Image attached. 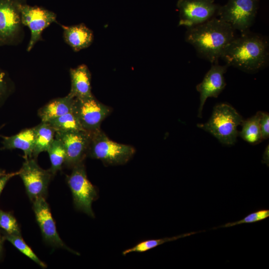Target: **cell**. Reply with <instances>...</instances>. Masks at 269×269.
Here are the masks:
<instances>
[{
  "label": "cell",
  "mask_w": 269,
  "mask_h": 269,
  "mask_svg": "<svg viewBox=\"0 0 269 269\" xmlns=\"http://www.w3.org/2000/svg\"><path fill=\"white\" fill-rule=\"evenodd\" d=\"M74 98L67 95L62 98L53 99L41 107L38 111V115L42 122L50 120L73 112Z\"/></svg>",
  "instance_id": "obj_18"
},
{
  "label": "cell",
  "mask_w": 269,
  "mask_h": 269,
  "mask_svg": "<svg viewBox=\"0 0 269 269\" xmlns=\"http://www.w3.org/2000/svg\"><path fill=\"white\" fill-rule=\"evenodd\" d=\"M111 112V108L100 102L94 96L74 98L73 113L82 128L90 133L101 129L102 122Z\"/></svg>",
  "instance_id": "obj_8"
},
{
  "label": "cell",
  "mask_w": 269,
  "mask_h": 269,
  "mask_svg": "<svg viewBox=\"0 0 269 269\" xmlns=\"http://www.w3.org/2000/svg\"><path fill=\"white\" fill-rule=\"evenodd\" d=\"M35 132V144L32 157L36 159L42 152L47 151L55 139L56 132L47 123L41 122L33 127Z\"/></svg>",
  "instance_id": "obj_19"
},
{
  "label": "cell",
  "mask_w": 269,
  "mask_h": 269,
  "mask_svg": "<svg viewBox=\"0 0 269 269\" xmlns=\"http://www.w3.org/2000/svg\"><path fill=\"white\" fill-rule=\"evenodd\" d=\"M32 203L36 220L45 241L54 247L64 249L75 254L79 255L77 252L68 247L59 237L49 205L45 198H38Z\"/></svg>",
  "instance_id": "obj_13"
},
{
  "label": "cell",
  "mask_w": 269,
  "mask_h": 269,
  "mask_svg": "<svg viewBox=\"0 0 269 269\" xmlns=\"http://www.w3.org/2000/svg\"><path fill=\"white\" fill-rule=\"evenodd\" d=\"M1 170H0V171H1Z\"/></svg>",
  "instance_id": "obj_32"
},
{
  "label": "cell",
  "mask_w": 269,
  "mask_h": 269,
  "mask_svg": "<svg viewBox=\"0 0 269 269\" xmlns=\"http://www.w3.org/2000/svg\"><path fill=\"white\" fill-rule=\"evenodd\" d=\"M269 217V209H261L252 212L244 217V218L233 222H229L226 223L224 225H221L217 227L212 228V229H216L219 228H227L234 226L246 223H253L262 220H265Z\"/></svg>",
  "instance_id": "obj_26"
},
{
  "label": "cell",
  "mask_w": 269,
  "mask_h": 269,
  "mask_svg": "<svg viewBox=\"0 0 269 269\" xmlns=\"http://www.w3.org/2000/svg\"><path fill=\"white\" fill-rule=\"evenodd\" d=\"M65 42L74 51L78 52L90 46L94 39L93 31L84 23L71 26L61 25Z\"/></svg>",
  "instance_id": "obj_15"
},
{
  "label": "cell",
  "mask_w": 269,
  "mask_h": 269,
  "mask_svg": "<svg viewBox=\"0 0 269 269\" xmlns=\"http://www.w3.org/2000/svg\"><path fill=\"white\" fill-rule=\"evenodd\" d=\"M0 228L6 234L21 236L20 229L15 218L10 212L0 209Z\"/></svg>",
  "instance_id": "obj_25"
},
{
  "label": "cell",
  "mask_w": 269,
  "mask_h": 269,
  "mask_svg": "<svg viewBox=\"0 0 269 269\" xmlns=\"http://www.w3.org/2000/svg\"><path fill=\"white\" fill-rule=\"evenodd\" d=\"M19 171L6 173L4 171H0V195L8 181L12 177L17 175Z\"/></svg>",
  "instance_id": "obj_29"
},
{
  "label": "cell",
  "mask_w": 269,
  "mask_h": 269,
  "mask_svg": "<svg viewBox=\"0 0 269 269\" xmlns=\"http://www.w3.org/2000/svg\"><path fill=\"white\" fill-rule=\"evenodd\" d=\"M55 137L62 142L66 153L64 164L73 167L83 162L89 150L91 133L85 131L56 132Z\"/></svg>",
  "instance_id": "obj_12"
},
{
  "label": "cell",
  "mask_w": 269,
  "mask_h": 269,
  "mask_svg": "<svg viewBox=\"0 0 269 269\" xmlns=\"http://www.w3.org/2000/svg\"><path fill=\"white\" fill-rule=\"evenodd\" d=\"M228 67L226 64H213L202 82L196 86V90L200 94L199 118H202V110L206 100L209 97L217 98L224 89L226 85L224 74Z\"/></svg>",
  "instance_id": "obj_14"
},
{
  "label": "cell",
  "mask_w": 269,
  "mask_h": 269,
  "mask_svg": "<svg viewBox=\"0 0 269 269\" xmlns=\"http://www.w3.org/2000/svg\"><path fill=\"white\" fill-rule=\"evenodd\" d=\"M5 240L9 241L15 248L25 256L32 260L42 268H46V265L41 261L31 249L26 244L21 236L10 235L4 233Z\"/></svg>",
  "instance_id": "obj_24"
},
{
  "label": "cell",
  "mask_w": 269,
  "mask_h": 269,
  "mask_svg": "<svg viewBox=\"0 0 269 269\" xmlns=\"http://www.w3.org/2000/svg\"><path fill=\"white\" fill-rule=\"evenodd\" d=\"M263 163H265L268 166H269V144L266 146L263 155Z\"/></svg>",
  "instance_id": "obj_31"
},
{
  "label": "cell",
  "mask_w": 269,
  "mask_h": 269,
  "mask_svg": "<svg viewBox=\"0 0 269 269\" xmlns=\"http://www.w3.org/2000/svg\"><path fill=\"white\" fill-rule=\"evenodd\" d=\"M56 14L48 9L26 3L21 8V20L23 25L27 26L31 36L27 51H30L35 44L42 40V33L52 23L56 22Z\"/></svg>",
  "instance_id": "obj_11"
},
{
  "label": "cell",
  "mask_w": 269,
  "mask_h": 269,
  "mask_svg": "<svg viewBox=\"0 0 269 269\" xmlns=\"http://www.w3.org/2000/svg\"><path fill=\"white\" fill-rule=\"evenodd\" d=\"M67 184L72 192L75 208L91 217H94L92 204L98 197L95 186L88 180L83 162L73 167L67 176Z\"/></svg>",
  "instance_id": "obj_7"
},
{
  "label": "cell",
  "mask_w": 269,
  "mask_h": 269,
  "mask_svg": "<svg viewBox=\"0 0 269 269\" xmlns=\"http://www.w3.org/2000/svg\"><path fill=\"white\" fill-rule=\"evenodd\" d=\"M179 26L187 28L201 24L215 17L220 5L214 0H178Z\"/></svg>",
  "instance_id": "obj_10"
},
{
  "label": "cell",
  "mask_w": 269,
  "mask_h": 269,
  "mask_svg": "<svg viewBox=\"0 0 269 269\" xmlns=\"http://www.w3.org/2000/svg\"><path fill=\"white\" fill-rule=\"evenodd\" d=\"M242 116L228 104H220L214 107L207 122L197 127L209 133L223 144L235 143L238 136V127L243 121Z\"/></svg>",
  "instance_id": "obj_3"
},
{
  "label": "cell",
  "mask_w": 269,
  "mask_h": 269,
  "mask_svg": "<svg viewBox=\"0 0 269 269\" xmlns=\"http://www.w3.org/2000/svg\"><path fill=\"white\" fill-rule=\"evenodd\" d=\"M71 89L68 94L71 97L81 99L91 97V74L87 66L81 64L70 69Z\"/></svg>",
  "instance_id": "obj_16"
},
{
  "label": "cell",
  "mask_w": 269,
  "mask_h": 269,
  "mask_svg": "<svg viewBox=\"0 0 269 269\" xmlns=\"http://www.w3.org/2000/svg\"><path fill=\"white\" fill-rule=\"evenodd\" d=\"M46 122L56 132L85 131L73 112L50 120Z\"/></svg>",
  "instance_id": "obj_21"
},
{
  "label": "cell",
  "mask_w": 269,
  "mask_h": 269,
  "mask_svg": "<svg viewBox=\"0 0 269 269\" xmlns=\"http://www.w3.org/2000/svg\"><path fill=\"white\" fill-rule=\"evenodd\" d=\"M135 148L110 139L101 130L91 133L88 155L109 165L126 163L134 156Z\"/></svg>",
  "instance_id": "obj_4"
},
{
  "label": "cell",
  "mask_w": 269,
  "mask_h": 269,
  "mask_svg": "<svg viewBox=\"0 0 269 269\" xmlns=\"http://www.w3.org/2000/svg\"><path fill=\"white\" fill-rule=\"evenodd\" d=\"M18 175L24 185L26 193L33 202L40 197L46 198L48 187L53 175L48 170H44L37 164L36 159L25 158Z\"/></svg>",
  "instance_id": "obj_9"
},
{
  "label": "cell",
  "mask_w": 269,
  "mask_h": 269,
  "mask_svg": "<svg viewBox=\"0 0 269 269\" xmlns=\"http://www.w3.org/2000/svg\"><path fill=\"white\" fill-rule=\"evenodd\" d=\"M13 85L6 72L0 68V107L10 95Z\"/></svg>",
  "instance_id": "obj_27"
},
{
  "label": "cell",
  "mask_w": 269,
  "mask_h": 269,
  "mask_svg": "<svg viewBox=\"0 0 269 269\" xmlns=\"http://www.w3.org/2000/svg\"><path fill=\"white\" fill-rule=\"evenodd\" d=\"M2 137L1 149H19L23 151L25 158L32 157L35 144L33 128L24 129L10 136Z\"/></svg>",
  "instance_id": "obj_17"
},
{
  "label": "cell",
  "mask_w": 269,
  "mask_h": 269,
  "mask_svg": "<svg viewBox=\"0 0 269 269\" xmlns=\"http://www.w3.org/2000/svg\"><path fill=\"white\" fill-rule=\"evenodd\" d=\"M235 31L219 18L214 17L187 28L185 38L200 57L216 64L226 47L236 37Z\"/></svg>",
  "instance_id": "obj_2"
},
{
  "label": "cell",
  "mask_w": 269,
  "mask_h": 269,
  "mask_svg": "<svg viewBox=\"0 0 269 269\" xmlns=\"http://www.w3.org/2000/svg\"><path fill=\"white\" fill-rule=\"evenodd\" d=\"M200 232H193L177 235L176 236H174L172 237H166L159 239L145 241L138 243L135 246L130 249L124 251L123 252V255L124 256H125L128 254L132 252H143L148 250L151 249L153 248H155L160 245L163 244L165 243L175 241L178 239L184 238L187 236H189L190 235H194Z\"/></svg>",
  "instance_id": "obj_23"
},
{
  "label": "cell",
  "mask_w": 269,
  "mask_h": 269,
  "mask_svg": "<svg viewBox=\"0 0 269 269\" xmlns=\"http://www.w3.org/2000/svg\"><path fill=\"white\" fill-rule=\"evenodd\" d=\"M5 240L4 232L0 229V260L1 259L3 253V243Z\"/></svg>",
  "instance_id": "obj_30"
},
{
  "label": "cell",
  "mask_w": 269,
  "mask_h": 269,
  "mask_svg": "<svg viewBox=\"0 0 269 269\" xmlns=\"http://www.w3.org/2000/svg\"><path fill=\"white\" fill-rule=\"evenodd\" d=\"M47 151L51 162V167L49 170L54 176L58 171L61 169L63 164H64L65 151L60 140L55 137Z\"/></svg>",
  "instance_id": "obj_22"
},
{
  "label": "cell",
  "mask_w": 269,
  "mask_h": 269,
  "mask_svg": "<svg viewBox=\"0 0 269 269\" xmlns=\"http://www.w3.org/2000/svg\"><path fill=\"white\" fill-rule=\"evenodd\" d=\"M26 0H0V46L14 45L23 36L21 8Z\"/></svg>",
  "instance_id": "obj_5"
},
{
  "label": "cell",
  "mask_w": 269,
  "mask_h": 269,
  "mask_svg": "<svg viewBox=\"0 0 269 269\" xmlns=\"http://www.w3.org/2000/svg\"><path fill=\"white\" fill-rule=\"evenodd\" d=\"M221 59L228 66L248 73L256 72L269 64V41L260 34L245 31L229 43Z\"/></svg>",
  "instance_id": "obj_1"
},
{
  "label": "cell",
  "mask_w": 269,
  "mask_h": 269,
  "mask_svg": "<svg viewBox=\"0 0 269 269\" xmlns=\"http://www.w3.org/2000/svg\"><path fill=\"white\" fill-rule=\"evenodd\" d=\"M259 123L262 139H267L269 137V115L268 113L261 111Z\"/></svg>",
  "instance_id": "obj_28"
},
{
  "label": "cell",
  "mask_w": 269,
  "mask_h": 269,
  "mask_svg": "<svg viewBox=\"0 0 269 269\" xmlns=\"http://www.w3.org/2000/svg\"><path fill=\"white\" fill-rule=\"evenodd\" d=\"M259 0H228L220 5L217 15L235 30L248 31L255 20Z\"/></svg>",
  "instance_id": "obj_6"
},
{
  "label": "cell",
  "mask_w": 269,
  "mask_h": 269,
  "mask_svg": "<svg viewBox=\"0 0 269 269\" xmlns=\"http://www.w3.org/2000/svg\"><path fill=\"white\" fill-rule=\"evenodd\" d=\"M260 115L261 111H259L253 117L243 120L241 124L242 129L238 135L251 144H258L263 140L259 123Z\"/></svg>",
  "instance_id": "obj_20"
}]
</instances>
